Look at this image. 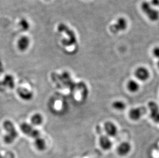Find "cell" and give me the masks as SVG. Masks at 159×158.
Wrapping results in <instances>:
<instances>
[{
    "label": "cell",
    "instance_id": "10",
    "mask_svg": "<svg viewBox=\"0 0 159 158\" xmlns=\"http://www.w3.org/2000/svg\"><path fill=\"white\" fill-rule=\"evenodd\" d=\"M19 97L23 101H29L33 98V93L32 91L25 87H20L17 90Z\"/></svg>",
    "mask_w": 159,
    "mask_h": 158
},
{
    "label": "cell",
    "instance_id": "5",
    "mask_svg": "<svg viewBox=\"0 0 159 158\" xmlns=\"http://www.w3.org/2000/svg\"><path fill=\"white\" fill-rule=\"evenodd\" d=\"M127 27V21L124 18H120L115 23L110 27V31L113 33H117L125 30Z\"/></svg>",
    "mask_w": 159,
    "mask_h": 158
},
{
    "label": "cell",
    "instance_id": "13",
    "mask_svg": "<svg viewBox=\"0 0 159 158\" xmlns=\"http://www.w3.org/2000/svg\"><path fill=\"white\" fill-rule=\"evenodd\" d=\"M30 44V40L26 36H23L18 41V49L21 51H24L29 48Z\"/></svg>",
    "mask_w": 159,
    "mask_h": 158
},
{
    "label": "cell",
    "instance_id": "14",
    "mask_svg": "<svg viewBox=\"0 0 159 158\" xmlns=\"http://www.w3.org/2000/svg\"><path fill=\"white\" fill-rule=\"evenodd\" d=\"M127 88L130 93H137L140 90V84L139 83L137 80L134 79H130L128 81L127 84Z\"/></svg>",
    "mask_w": 159,
    "mask_h": 158
},
{
    "label": "cell",
    "instance_id": "1",
    "mask_svg": "<svg viewBox=\"0 0 159 158\" xmlns=\"http://www.w3.org/2000/svg\"><path fill=\"white\" fill-rule=\"evenodd\" d=\"M58 30L60 33H64L68 37L67 39H64L62 41L65 46H71L77 43V37L75 33L68 26L64 23H60L58 26Z\"/></svg>",
    "mask_w": 159,
    "mask_h": 158
},
{
    "label": "cell",
    "instance_id": "17",
    "mask_svg": "<svg viewBox=\"0 0 159 158\" xmlns=\"http://www.w3.org/2000/svg\"><path fill=\"white\" fill-rule=\"evenodd\" d=\"M112 107L116 111L121 112L126 109V104L122 100H116L113 102Z\"/></svg>",
    "mask_w": 159,
    "mask_h": 158
},
{
    "label": "cell",
    "instance_id": "4",
    "mask_svg": "<svg viewBox=\"0 0 159 158\" xmlns=\"http://www.w3.org/2000/svg\"><path fill=\"white\" fill-rule=\"evenodd\" d=\"M20 129L24 134L33 139H36L40 137V131L34 128L32 124L26 122L23 123L20 126Z\"/></svg>",
    "mask_w": 159,
    "mask_h": 158
},
{
    "label": "cell",
    "instance_id": "19",
    "mask_svg": "<svg viewBox=\"0 0 159 158\" xmlns=\"http://www.w3.org/2000/svg\"><path fill=\"white\" fill-rule=\"evenodd\" d=\"M20 26L23 31H27L30 29V24L26 20L23 19L19 22Z\"/></svg>",
    "mask_w": 159,
    "mask_h": 158
},
{
    "label": "cell",
    "instance_id": "12",
    "mask_svg": "<svg viewBox=\"0 0 159 158\" xmlns=\"http://www.w3.org/2000/svg\"><path fill=\"white\" fill-rule=\"evenodd\" d=\"M99 145L105 151H108L111 149L112 146V142L110 138L107 135H102L99 138Z\"/></svg>",
    "mask_w": 159,
    "mask_h": 158
},
{
    "label": "cell",
    "instance_id": "20",
    "mask_svg": "<svg viewBox=\"0 0 159 158\" xmlns=\"http://www.w3.org/2000/svg\"><path fill=\"white\" fill-rule=\"evenodd\" d=\"M152 54L155 58L158 59L159 60V47H156L153 48Z\"/></svg>",
    "mask_w": 159,
    "mask_h": 158
},
{
    "label": "cell",
    "instance_id": "7",
    "mask_svg": "<svg viewBox=\"0 0 159 158\" xmlns=\"http://www.w3.org/2000/svg\"><path fill=\"white\" fill-rule=\"evenodd\" d=\"M134 76L139 81L144 82L148 80L150 77V72L146 67L140 66L135 69Z\"/></svg>",
    "mask_w": 159,
    "mask_h": 158
},
{
    "label": "cell",
    "instance_id": "6",
    "mask_svg": "<svg viewBox=\"0 0 159 158\" xmlns=\"http://www.w3.org/2000/svg\"><path fill=\"white\" fill-rule=\"evenodd\" d=\"M147 110L145 107H137L131 109L129 112V116L133 121H138L145 114Z\"/></svg>",
    "mask_w": 159,
    "mask_h": 158
},
{
    "label": "cell",
    "instance_id": "8",
    "mask_svg": "<svg viewBox=\"0 0 159 158\" xmlns=\"http://www.w3.org/2000/svg\"><path fill=\"white\" fill-rule=\"evenodd\" d=\"M104 130L107 136L110 137H115L118 134V128L116 124L111 121H107L104 125Z\"/></svg>",
    "mask_w": 159,
    "mask_h": 158
},
{
    "label": "cell",
    "instance_id": "22",
    "mask_svg": "<svg viewBox=\"0 0 159 158\" xmlns=\"http://www.w3.org/2000/svg\"><path fill=\"white\" fill-rule=\"evenodd\" d=\"M157 66H158V68L159 69V60L158 61V63H157Z\"/></svg>",
    "mask_w": 159,
    "mask_h": 158
},
{
    "label": "cell",
    "instance_id": "21",
    "mask_svg": "<svg viewBox=\"0 0 159 158\" xmlns=\"http://www.w3.org/2000/svg\"><path fill=\"white\" fill-rule=\"evenodd\" d=\"M152 3L155 6H159V0H152Z\"/></svg>",
    "mask_w": 159,
    "mask_h": 158
},
{
    "label": "cell",
    "instance_id": "2",
    "mask_svg": "<svg viewBox=\"0 0 159 158\" xmlns=\"http://www.w3.org/2000/svg\"><path fill=\"white\" fill-rule=\"evenodd\" d=\"M3 126L6 133L4 137L5 142L7 144L13 143L18 136V131L13 123L9 120H6L3 123Z\"/></svg>",
    "mask_w": 159,
    "mask_h": 158
},
{
    "label": "cell",
    "instance_id": "11",
    "mask_svg": "<svg viewBox=\"0 0 159 158\" xmlns=\"http://www.w3.org/2000/svg\"><path fill=\"white\" fill-rule=\"evenodd\" d=\"M131 150V145L128 142H123L120 143L117 148V152L119 155L121 156H125Z\"/></svg>",
    "mask_w": 159,
    "mask_h": 158
},
{
    "label": "cell",
    "instance_id": "3",
    "mask_svg": "<svg viewBox=\"0 0 159 158\" xmlns=\"http://www.w3.org/2000/svg\"><path fill=\"white\" fill-rule=\"evenodd\" d=\"M141 9L144 14L151 21L155 22L159 19V11L152 7L148 2H143L141 4Z\"/></svg>",
    "mask_w": 159,
    "mask_h": 158
},
{
    "label": "cell",
    "instance_id": "18",
    "mask_svg": "<svg viewBox=\"0 0 159 158\" xmlns=\"http://www.w3.org/2000/svg\"><path fill=\"white\" fill-rule=\"evenodd\" d=\"M35 145L36 148L40 151H43L46 148V142L42 138H37L35 139Z\"/></svg>",
    "mask_w": 159,
    "mask_h": 158
},
{
    "label": "cell",
    "instance_id": "15",
    "mask_svg": "<svg viewBox=\"0 0 159 158\" xmlns=\"http://www.w3.org/2000/svg\"><path fill=\"white\" fill-rule=\"evenodd\" d=\"M43 122V118L40 113H35L30 118V123L33 126L41 125Z\"/></svg>",
    "mask_w": 159,
    "mask_h": 158
},
{
    "label": "cell",
    "instance_id": "9",
    "mask_svg": "<svg viewBox=\"0 0 159 158\" xmlns=\"http://www.w3.org/2000/svg\"><path fill=\"white\" fill-rule=\"evenodd\" d=\"M150 111V116L155 122L159 123V108L155 102L150 101L148 104Z\"/></svg>",
    "mask_w": 159,
    "mask_h": 158
},
{
    "label": "cell",
    "instance_id": "16",
    "mask_svg": "<svg viewBox=\"0 0 159 158\" xmlns=\"http://www.w3.org/2000/svg\"><path fill=\"white\" fill-rule=\"evenodd\" d=\"M2 84L9 89H12L15 86L14 77L11 75H6L2 81Z\"/></svg>",
    "mask_w": 159,
    "mask_h": 158
},
{
    "label": "cell",
    "instance_id": "24",
    "mask_svg": "<svg viewBox=\"0 0 159 158\" xmlns=\"http://www.w3.org/2000/svg\"><path fill=\"white\" fill-rule=\"evenodd\" d=\"M46 1H48V0H46Z\"/></svg>",
    "mask_w": 159,
    "mask_h": 158
},
{
    "label": "cell",
    "instance_id": "23",
    "mask_svg": "<svg viewBox=\"0 0 159 158\" xmlns=\"http://www.w3.org/2000/svg\"><path fill=\"white\" fill-rule=\"evenodd\" d=\"M0 158H4V157H2L1 156H0Z\"/></svg>",
    "mask_w": 159,
    "mask_h": 158
}]
</instances>
